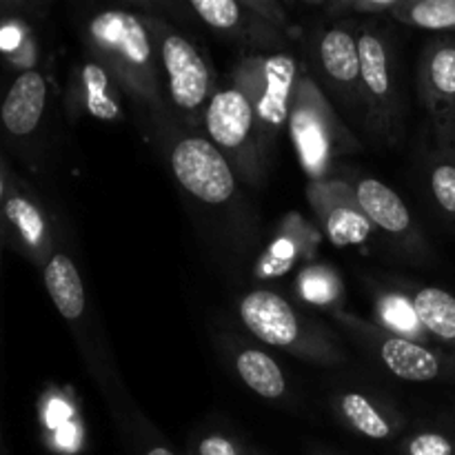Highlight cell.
<instances>
[{
    "mask_svg": "<svg viewBox=\"0 0 455 455\" xmlns=\"http://www.w3.org/2000/svg\"><path fill=\"white\" fill-rule=\"evenodd\" d=\"M400 0H385V3H373V0H364V3H349L345 7L355 9V12H367V13H382V12H394L398 7Z\"/></svg>",
    "mask_w": 455,
    "mask_h": 455,
    "instance_id": "cell-28",
    "label": "cell"
},
{
    "mask_svg": "<svg viewBox=\"0 0 455 455\" xmlns=\"http://www.w3.org/2000/svg\"><path fill=\"white\" fill-rule=\"evenodd\" d=\"M83 87H84V107L92 116L100 120H118L120 107L111 92L109 76L96 62H87L83 67Z\"/></svg>",
    "mask_w": 455,
    "mask_h": 455,
    "instance_id": "cell-19",
    "label": "cell"
},
{
    "mask_svg": "<svg viewBox=\"0 0 455 455\" xmlns=\"http://www.w3.org/2000/svg\"><path fill=\"white\" fill-rule=\"evenodd\" d=\"M329 238L338 247L363 243L369 235V220L363 212L349 207H336L327 218Z\"/></svg>",
    "mask_w": 455,
    "mask_h": 455,
    "instance_id": "cell-21",
    "label": "cell"
},
{
    "mask_svg": "<svg viewBox=\"0 0 455 455\" xmlns=\"http://www.w3.org/2000/svg\"><path fill=\"white\" fill-rule=\"evenodd\" d=\"M89 34L98 49L109 56L120 71H127L138 87H154L151 40L140 16L124 9H107L89 22Z\"/></svg>",
    "mask_w": 455,
    "mask_h": 455,
    "instance_id": "cell-1",
    "label": "cell"
},
{
    "mask_svg": "<svg viewBox=\"0 0 455 455\" xmlns=\"http://www.w3.org/2000/svg\"><path fill=\"white\" fill-rule=\"evenodd\" d=\"M407 455H453V444L440 434H420L409 440Z\"/></svg>",
    "mask_w": 455,
    "mask_h": 455,
    "instance_id": "cell-26",
    "label": "cell"
},
{
    "mask_svg": "<svg viewBox=\"0 0 455 455\" xmlns=\"http://www.w3.org/2000/svg\"><path fill=\"white\" fill-rule=\"evenodd\" d=\"M340 411L345 420L354 427L358 434L367 435L371 440H389L394 434L391 422L378 411L376 404L363 394H347L340 400Z\"/></svg>",
    "mask_w": 455,
    "mask_h": 455,
    "instance_id": "cell-17",
    "label": "cell"
},
{
    "mask_svg": "<svg viewBox=\"0 0 455 455\" xmlns=\"http://www.w3.org/2000/svg\"><path fill=\"white\" fill-rule=\"evenodd\" d=\"M380 318L394 331V336L404 338L420 333L422 324L413 309V302L400 296H389L380 302Z\"/></svg>",
    "mask_w": 455,
    "mask_h": 455,
    "instance_id": "cell-23",
    "label": "cell"
},
{
    "mask_svg": "<svg viewBox=\"0 0 455 455\" xmlns=\"http://www.w3.org/2000/svg\"><path fill=\"white\" fill-rule=\"evenodd\" d=\"M240 318L258 340L280 349H291L302 340V324L283 296L267 289L247 293L240 300Z\"/></svg>",
    "mask_w": 455,
    "mask_h": 455,
    "instance_id": "cell-8",
    "label": "cell"
},
{
    "mask_svg": "<svg viewBox=\"0 0 455 455\" xmlns=\"http://www.w3.org/2000/svg\"><path fill=\"white\" fill-rule=\"evenodd\" d=\"M251 62L258 69L260 92L249 96V100L256 116V142H260V149H265V142L271 145L289 123L298 65L296 58L287 52L253 58Z\"/></svg>",
    "mask_w": 455,
    "mask_h": 455,
    "instance_id": "cell-3",
    "label": "cell"
},
{
    "mask_svg": "<svg viewBox=\"0 0 455 455\" xmlns=\"http://www.w3.org/2000/svg\"><path fill=\"white\" fill-rule=\"evenodd\" d=\"M358 52L364 105L373 109V118L382 120L385 127H391L398 114V92L391 69V52L373 25H364L360 29Z\"/></svg>",
    "mask_w": 455,
    "mask_h": 455,
    "instance_id": "cell-6",
    "label": "cell"
},
{
    "mask_svg": "<svg viewBox=\"0 0 455 455\" xmlns=\"http://www.w3.org/2000/svg\"><path fill=\"white\" fill-rule=\"evenodd\" d=\"M147 455H176V453L169 451L167 447H154V449H149V451H147Z\"/></svg>",
    "mask_w": 455,
    "mask_h": 455,
    "instance_id": "cell-29",
    "label": "cell"
},
{
    "mask_svg": "<svg viewBox=\"0 0 455 455\" xmlns=\"http://www.w3.org/2000/svg\"><path fill=\"white\" fill-rule=\"evenodd\" d=\"M196 16L218 31H234L243 25V4L234 0H191Z\"/></svg>",
    "mask_w": 455,
    "mask_h": 455,
    "instance_id": "cell-22",
    "label": "cell"
},
{
    "mask_svg": "<svg viewBox=\"0 0 455 455\" xmlns=\"http://www.w3.org/2000/svg\"><path fill=\"white\" fill-rule=\"evenodd\" d=\"M160 58L173 105L187 114H198L212 100V69L200 49L178 31L163 29Z\"/></svg>",
    "mask_w": 455,
    "mask_h": 455,
    "instance_id": "cell-4",
    "label": "cell"
},
{
    "mask_svg": "<svg viewBox=\"0 0 455 455\" xmlns=\"http://www.w3.org/2000/svg\"><path fill=\"white\" fill-rule=\"evenodd\" d=\"M413 309L427 331L455 342V298L438 287H425L413 298Z\"/></svg>",
    "mask_w": 455,
    "mask_h": 455,
    "instance_id": "cell-16",
    "label": "cell"
},
{
    "mask_svg": "<svg viewBox=\"0 0 455 455\" xmlns=\"http://www.w3.org/2000/svg\"><path fill=\"white\" fill-rule=\"evenodd\" d=\"M398 20L416 25L420 29L443 31L455 27V0H418V3H403L394 9Z\"/></svg>",
    "mask_w": 455,
    "mask_h": 455,
    "instance_id": "cell-18",
    "label": "cell"
},
{
    "mask_svg": "<svg viewBox=\"0 0 455 455\" xmlns=\"http://www.w3.org/2000/svg\"><path fill=\"white\" fill-rule=\"evenodd\" d=\"M47 102V83L38 71H25L13 80L12 89L4 96L0 116L12 136H29L43 118Z\"/></svg>",
    "mask_w": 455,
    "mask_h": 455,
    "instance_id": "cell-10",
    "label": "cell"
},
{
    "mask_svg": "<svg viewBox=\"0 0 455 455\" xmlns=\"http://www.w3.org/2000/svg\"><path fill=\"white\" fill-rule=\"evenodd\" d=\"M198 455H240L235 449V443L227 435H207L203 443L198 444Z\"/></svg>",
    "mask_w": 455,
    "mask_h": 455,
    "instance_id": "cell-27",
    "label": "cell"
},
{
    "mask_svg": "<svg viewBox=\"0 0 455 455\" xmlns=\"http://www.w3.org/2000/svg\"><path fill=\"white\" fill-rule=\"evenodd\" d=\"M422 98L429 109L438 114L443 107L455 100V47L435 44L427 52L422 62Z\"/></svg>",
    "mask_w": 455,
    "mask_h": 455,
    "instance_id": "cell-14",
    "label": "cell"
},
{
    "mask_svg": "<svg viewBox=\"0 0 455 455\" xmlns=\"http://www.w3.org/2000/svg\"><path fill=\"white\" fill-rule=\"evenodd\" d=\"M355 203L369 222L380 227L395 238H404L413 231L411 213L394 189L376 178H363L355 185Z\"/></svg>",
    "mask_w": 455,
    "mask_h": 455,
    "instance_id": "cell-11",
    "label": "cell"
},
{
    "mask_svg": "<svg viewBox=\"0 0 455 455\" xmlns=\"http://www.w3.org/2000/svg\"><path fill=\"white\" fill-rule=\"evenodd\" d=\"M204 129L213 145L229 154L256 142V116L247 93L240 87L218 89L204 107Z\"/></svg>",
    "mask_w": 455,
    "mask_h": 455,
    "instance_id": "cell-7",
    "label": "cell"
},
{
    "mask_svg": "<svg viewBox=\"0 0 455 455\" xmlns=\"http://www.w3.org/2000/svg\"><path fill=\"white\" fill-rule=\"evenodd\" d=\"M172 172L182 189L204 204H222L235 194L234 169L207 138H182L172 149Z\"/></svg>",
    "mask_w": 455,
    "mask_h": 455,
    "instance_id": "cell-2",
    "label": "cell"
},
{
    "mask_svg": "<svg viewBox=\"0 0 455 455\" xmlns=\"http://www.w3.org/2000/svg\"><path fill=\"white\" fill-rule=\"evenodd\" d=\"M4 213H7L9 220L13 222L18 231H20L22 240H25L29 247H40L44 238V218L38 212L31 200L22 198V196H12L4 204Z\"/></svg>",
    "mask_w": 455,
    "mask_h": 455,
    "instance_id": "cell-20",
    "label": "cell"
},
{
    "mask_svg": "<svg viewBox=\"0 0 455 455\" xmlns=\"http://www.w3.org/2000/svg\"><path fill=\"white\" fill-rule=\"evenodd\" d=\"M291 136L296 151L302 160V167L314 178H320L333 158V116L329 114L323 98L314 92L311 83L302 84L289 114Z\"/></svg>",
    "mask_w": 455,
    "mask_h": 455,
    "instance_id": "cell-5",
    "label": "cell"
},
{
    "mask_svg": "<svg viewBox=\"0 0 455 455\" xmlns=\"http://www.w3.org/2000/svg\"><path fill=\"white\" fill-rule=\"evenodd\" d=\"M380 338L382 340L378 345V355L395 378L409 382H429L440 378L443 364H440V358L434 351L418 345L416 340L394 336V333H387V336Z\"/></svg>",
    "mask_w": 455,
    "mask_h": 455,
    "instance_id": "cell-12",
    "label": "cell"
},
{
    "mask_svg": "<svg viewBox=\"0 0 455 455\" xmlns=\"http://www.w3.org/2000/svg\"><path fill=\"white\" fill-rule=\"evenodd\" d=\"M235 371H238L240 380L253 391V394L262 395L267 400L283 398L287 391V380H284L283 369L278 367L271 355L258 349H244L240 351L235 358Z\"/></svg>",
    "mask_w": 455,
    "mask_h": 455,
    "instance_id": "cell-15",
    "label": "cell"
},
{
    "mask_svg": "<svg viewBox=\"0 0 455 455\" xmlns=\"http://www.w3.org/2000/svg\"><path fill=\"white\" fill-rule=\"evenodd\" d=\"M44 284L52 296V302L65 320L83 318L87 298H84L83 280H80L78 269L74 260L65 253H56L49 258L44 267Z\"/></svg>",
    "mask_w": 455,
    "mask_h": 455,
    "instance_id": "cell-13",
    "label": "cell"
},
{
    "mask_svg": "<svg viewBox=\"0 0 455 455\" xmlns=\"http://www.w3.org/2000/svg\"><path fill=\"white\" fill-rule=\"evenodd\" d=\"M298 293L314 305H331L338 298V278L324 267L307 269L298 280Z\"/></svg>",
    "mask_w": 455,
    "mask_h": 455,
    "instance_id": "cell-24",
    "label": "cell"
},
{
    "mask_svg": "<svg viewBox=\"0 0 455 455\" xmlns=\"http://www.w3.org/2000/svg\"><path fill=\"white\" fill-rule=\"evenodd\" d=\"M318 60L324 80L338 92V98L349 105L364 102L360 84L358 36L347 27H331L323 34L318 44Z\"/></svg>",
    "mask_w": 455,
    "mask_h": 455,
    "instance_id": "cell-9",
    "label": "cell"
},
{
    "mask_svg": "<svg viewBox=\"0 0 455 455\" xmlns=\"http://www.w3.org/2000/svg\"><path fill=\"white\" fill-rule=\"evenodd\" d=\"M4 196V185H3V178H0V200H3Z\"/></svg>",
    "mask_w": 455,
    "mask_h": 455,
    "instance_id": "cell-30",
    "label": "cell"
},
{
    "mask_svg": "<svg viewBox=\"0 0 455 455\" xmlns=\"http://www.w3.org/2000/svg\"><path fill=\"white\" fill-rule=\"evenodd\" d=\"M431 194L443 212L455 216V164L440 163L431 172Z\"/></svg>",
    "mask_w": 455,
    "mask_h": 455,
    "instance_id": "cell-25",
    "label": "cell"
}]
</instances>
